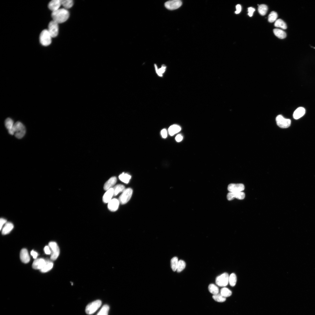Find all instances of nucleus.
I'll list each match as a JSON object with an SVG mask.
<instances>
[{
	"instance_id": "1",
	"label": "nucleus",
	"mask_w": 315,
	"mask_h": 315,
	"mask_svg": "<svg viewBox=\"0 0 315 315\" xmlns=\"http://www.w3.org/2000/svg\"><path fill=\"white\" fill-rule=\"evenodd\" d=\"M70 16L69 11L65 8L59 9L52 12V14L53 20L58 24L66 22L69 19Z\"/></svg>"
},
{
	"instance_id": "2",
	"label": "nucleus",
	"mask_w": 315,
	"mask_h": 315,
	"mask_svg": "<svg viewBox=\"0 0 315 315\" xmlns=\"http://www.w3.org/2000/svg\"><path fill=\"white\" fill-rule=\"evenodd\" d=\"M11 135H15V137L19 139L22 138L26 133V129L24 125L20 122L16 123L13 128L8 131Z\"/></svg>"
},
{
	"instance_id": "3",
	"label": "nucleus",
	"mask_w": 315,
	"mask_h": 315,
	"mask_svg": "<svg viewBox=\"0 0 315 315\" xmlns=\"http://www.w3.org/2000/svg\"><path fill=\"white\" fill-rule=\"evenodd\" d=\"M102 301L97 300L88 304L86 307L85 312L89 315H91L95 312L101 306Z\"/></svg>"
},
{
	"instance_id": "4",
	"label": "nucleus",
	"mask_w": 315,
	"mask_h": 315,
	"mask_svg": "<svg viewBox=\"0 0 315 315\" xmlns=\"http://www.w3.org/2000/svg\"><path fill=\"white\" fill-rule=\"evenodd\" d=\"M52 37L48 30H44L41 32L40 36L41 44L43 46H47L51 43Z\"/></svg>"
},
{
	"instance_id": "5",
	"label": "nucleus",
	"mask_w": 315,
	"mask_h": 315,
	"mask_svg": "<svg viewBox=\"0 0 315 315\" xmlns=\"http://www.w3.org/2000/svg\"><path fill=\"white\" fill-rule=\"evenodd\" d=\"M133 192V190L131 188L125 189L119 198L120 203L122 205L127 203L131 197Z\"/></svg>"
},
{
	"instance_id": "6",
	"label": "nucleus",
	"mask_w": 315,
	"mask_h": 315,
	"mask_svg": "<svg viewBox=\"0 0 315 315\" xmlns=\"http://www.w3.org/2000/svg\"><path fill=\"white\" fill-rule=\"evenodd\" d=\"M48 246L51 251L50 259L52 261H55L57 259L60 255L59 248L57 243L54 242H50L48 244Z\"/></svg>"
},
{
	"instance_id": "7",
	"label": "nucleus",
	"mask_w": 315,
	"mask_h": 315,
	"mask_svg": "<svg viewBox=\"0 0 315 315\" xmlns=\"http://www.w3.org/2000/svg\"><path fill=\"white\" fill-rule=\"evenodd\" d=\"M276 121L277 125L281 128H288L290 126L291 124L290 119L285 118L281 115L277 117Z\"/></svg>"
},
{
	"instance_id": "8",
	"label": "nucleus",
	"mask_w": 315,
	"mask_h": 315,
	"mask_svg": "<svg viewBox=\"0 0 315 315\" xmlns=\"http://www.w3.org/2000/svg\"><path fill=\"white\" fill-rule=\"evenodd\" d=\"M229 278L228 274L224 273L217 277L216 279V283L220 286H225L228 284Z\"/></svg>"
},
{
	"instance_id": "9",
	"label": "nucleus",
	"mask_w": 315,
	"mask_h": 315,
	"mask_svg": "<svg viewBox=\"0 0 315 315\" xmlns=\"http://www.w3.org/2000/svg\"><path fill=\"white\" fill-rule=\"evenodd\" d=\"M58 24L53 20L50 22L48 25V30L52 37H55L58 35L59 32Z\"/></svg>"
},
{
	"instance_id": "10",
	"label": "nucleus",
	"mask_w": 315,
	"mask_h": 315,
	"mask_svg": "<svg viewBox=\"0 0 315 315\" xmlns=\"http://www.w3.org/2000/svg\"><path fill=\"white\" fill-rule=\"evenodd\" d=\"M182 3L180 0H174L168 1L165 4V7L168 9L174 10L180 8L182 5Z\"/></svg>"
},
{
	"instance_id": "11",
	"label": "nucleus",
	"mask_w": 315,
	"mask_h": 315,
	"mask_svg": "<svg viewBox=\"0 0 315 315\" xmlns=\"http://www.w3.org/2000/svg\"><path fill=\"white\" fill-rule=\"evenodd\" d=\"M245 186L242 184H231L228 187V190L230 192H241L244 190Z\"/></svg>"
},
{
	"instance_id": "12",
	"label": "nucleus",
	"mask_w": 315,
	"mask_h": 315,
	"mask_svg": "<svg viewBox=\"0 0 315 315\" xmlns=\"http://www.w3.org/2000/svg\"><path fill=\"white\" fill-rule=\"evenodd\" d=\"M245 197L244 193L241 192H229L227 196V199L229 201L233 200L235 198L239 200H243Z\"/></svg>"
},
{
	"instance_id": "13",
	"label": "nucleus",
	"mask_w": 315,
	"mask_h": 315,
	"mask_svg": "<svg viewBox=\"0 0 315 315\" xmlns=\"http://www.w3.org/2000/svg\"><path fill=\"white\" fill-rule=\"evenodd\" d=\"M120 203L119 200L113 199L108 203V208L111 212H115L118 209Z\"/></svg>"
},
{
	"instance_id": "14",
	"label": "nucleus",
	"mask_w": 315,
	"mask_h": 315,
	"mask_svg": "<svg viewBox=\"0 0 315 315\" xmlns=\"http://www.w3.org/2000/svg\"><path fill=\"white\" fill-rule=\"evenodd\" d=\"M46 263V260L42 258L37 259L33 262L32 267L35 269L41 270L44 267Z\"/></svg>"
},
{
	"instance_id": "15",
	"label": "nucleus",
	"mask_w": 315,
	"mask_h": 315,
	"mask_svg": "<svg viewBox=\"0 0 315 315\" xmlns=\"http://www.w3.org/2000/svg\"><path fill=\"white\" fill-rule=\"evenodd\" d=\"M20 258L21 261L25 263H29L30 260V257L27 250L23 249L21 251Z\"/></svg>"
},
{
	"instance_id": "16",
	"label": "nucleus",
	"mask_w": 315,
	"mask_h": 315,
	"mask_svg": "<svg viewBox=\"0 0 315 315\" xmlns=\"http://www.w3.org/2000/svg\"><path fill=\"white\" fill-rule=\"evenodd\" d=\"M114 196V191L113 188H111L106 191L103 197V201L104 203H108L112 199Z\"/></svg>"
},
{
	"instance_id": "17",
	"label": "nucleus",
	"mask_w": 315,
	"mask_h": 315,
	"mask_svg": "<svg viewBox=\"0 0 315 315\" xmlns=\"http://www.w3.org/2000/svg\"><path fill=\"white\" fill-rule=\"evenodd\" d=\"M61 5L60 0H53L49 3L48 6L49 9L53 12L59 9Z\"/></svg>"
},
{
	"instance_id": "18",
	"label": "nucleus",
	"mask_w": 315,
	"mask_h": 315,
	"mask_svg": "<svg viewBox=\"0 0 315 315\" xmlns=\"http://www.w3.org/2000/svg\"><path fill=\"white\" fill-rule=\"evenodd\" d=\"M306 113L305 109L303 107L298 108L294 112L293 117L296 119H298L304 115Z\"/></svg>"
},
{
	"instance_id": "19",
	"label": "nucleus",
	"mask_w": 315,
	"mask_h": 315,
	"mask_svg": "<svg viewBox=\"0 0 315 315\" xmlns=\"http://www.w3.org/2000/svg\"><path fill=\"white\" fill-rule=\"evenodd\" d=\"M117 179L115 177H113L110 178L105 184L104 186V190L107 191L112 187L114 186L116 184Z\"/></svg>"
},
{
	"instance_id": "20",
	"label": "nucleus",
	"mask_w": 315,
	"mask_h": 315,
	"mask_svg": "<svg viewBox=\"0 0 315 315\" xmlns=\"http://www.w3.org/2000/svg\"><path fill=\"white\" fill-rule=\"evenodd\" d=\"M14 228L13 224L11 222H7L1 229L2 234L3 235H6L9 233Z\"/></svg>"
},
{
	"instance_id": "21",
	"label": "nucleus",
	"mask_w": 315,
	"mask_h": 315,
	"mask_svg": "<svg viewBox=\"0 0 315 315\" xmlns=\"http://www.w3.org/2000/svg\"><path fill=\"white\" fill-rule=\"evenodd\" d=\"M181 128L180 126L177 125H173L170 126L168 129L169 134L171 136H173L180 131Z\"/></svg>"
},
{
	"instance_id": "22",
	"label": "nucleus",
	"mask_w": 315,
	"mask_h": 315,
	"mask_svg": "<svg viewBox=\"0 0 315 315\" xmlns=\"http://www.w3.org/2000/svg\"><path fill=\"white\" fill-rule=\"evenodd\" d=\"M54 264L52 262L48 260H46V263L44 267L40 270L43 273L47 272L51 270L53 268Z\"/></svg>"
},
{
	"instance_id": "23",
	"label": "nucleus",
	"mask_w": 315,
	"mask_h": 315,
	"mask_svg": "<svg viewBox=\"0 0 315 315\" xmlns=\"http://www.w3.org/2000/svg\"><path fill=\"white\" fill-rule=\"evenodd\" d=\"M273 32L274 34L276 36L281 39H284L286 36V32L281 29H275L273 30Z\"/></svg>"
},
{
	"instance_id": "24",
	"label": "nucleus",
	"mask_w": 315,
	"mask_h": 315,
	"mask_svg": "<svg viewBox=\"0 0 315 315\" xmlns=\"http://www.w3.org/2000/svg\"><path fill=\"white\" fill-rule=\"evenodd\" d=\"M131 176L127 173H123L119 176V178L121 181L125 183L128 184L131 179Z\"/></svg>"
},
{
	"instance_id": "25",
	"label": "nucleus",
	"mask_w": 315,
	"mask_h": 315,
	"mask_svg": "<svg viewBox=\"0 0 315 315\" xmlns=\"http://www.w3.org/2000/svg\"><path fill=\"white\" fill-rule=\"evenodd\" d=\"M61 5L64 8L68 9L72 8L74 5V2L72 0H61Z\"/></svg>"
},
{
	"instance_id": "26",
	"label": "nucleus",
	"mask_w": 315,
	"mask_h": 315,
	"mask_svg": "<svg viewBox=\"0 0 315 315\" xmlns=\"http://www.w3.org/2000/svg\"><path fill=\"white\" fill-rule=\"evenodd\" d=\"M114 191V196H117L119 193L123 192L125 190V186L121 184H118L113 188Z\"/></svg>"
},
{
	"instance_id": "27",
	"label": "nucleus",
	"mask_w": 315,
	"mask_h": 315,
	"mask_svg": "<svg viewBox=\"0 0 315 315\" xmlns=\"http://www.w3.org/2000/svg\"><path fill=\"white\" fill-rule=\"evenodd\" d=\"M275 26L277 28H280L283 29H287V25L282 20L279 19L277 20L274 24Z\"/></svg>"
},
{
	"instance_id": "28",
	"label": "nucleus",
	"mask_w": 315,
	"mask_h": 315,
	"mask_svg": "<svg viewBox=\"0 0 315 315\" xmlns=\"http://www.w3.org/2000/svg\"><path fill=\"white\" fill-rule=\"evenodd\" d=\"M258 10L259 13L261 15L264 16L267 13L268 10V7L265 5H261L259 6Z\"/></svg>"
},
{
	"instance_id": "29",
	"label": "nucleus",
	"mask_w": 315,
	"mask_h": 315,
	"mask_svg": "<svg viewBox=\"0 0 315 315\" xmlns=\"http://www.w3.org/2000/svg\"><path fill=\"white\" fill-rule=\"evenodd\" d=\"M208 290L209 292L214 295L219 293V288L215 284H210L208 286Z\"/></svg>"
},
{
	"instance_id": "30",
	"label": "nucleus",
	"mask_w": 315,
	"mask_h": 315,
	"mask_svg": "<svg viewBox=\"0 0 315 315\" xmlns=\"http://www.w3.org/2000/svg\"><path fill=\"white\" fill-rule=\"evenodd\" d=\"M14 124V121L10 118H7L5 121V127L8 131L11 130L13 128Z\"/></svg>"
},
{
	"instance_id": "31",
	"label": "nucleus",
	"mask_w": 315,
	"mask_h": 315,
	"mask_svg": "<svg viewBox=\"0 0 315 315\" xmlns=\"http://www.w3.org/2000/svg\"><path fill=\"white\" fill-rule=\"evenodd\" d=\"M178 258L176 257L173 258L171 261V265L172 269L173 271H177L178 263Z\"/></svg>"
},
{
	"instance_id": "32",
	"label": "nucleus",
	"mask_w": 315,
	"mask_h": 315,
	"mask_svg": "<svg viewBox=\"0 0 315 315\" xmlns=\"http://www.w3.org/2000/svg\"><path fill=\"white\" fill-rule=\"evenodd\" d=\"M220 293L225 298L229 297L232 294V292L229 289L225 287L221 289Z\"/></svg>"
},
{
	"instance_id": "33",
	"label": "nucleus",
	"mask_w": 315,
	"mask_h": 315,
	"mask_svg": "<svg viewBox=\"0 0 315 315\" xmlns=\"http://www.w3.org/2000/svg\"><path fill=\"white\" fill-rule=\"evenodd\" d=\"M109 309V306L107 305H105L100 309L97 315H108Z\"/></svg>"
},
{
	"instance_id": "34",
	"label": "nucleus",
	"mask_w": 315,
	"mask_h": 315,
	"mask_svg": "<svg viewBox=\"0 0 315 315\" xmlns=\"http://www.w3.org/2000/svg\"><path fill=\"white\" fill-rule=\"evenodd\" d=\"M212 298L216 301L220 303L224 302L226 300V298L223 296L221 293L213 295Z\"/></svg>"
},
{
	"instance_id": "35",
	"label": "nucleus",
	"mask_w": 315,
	"mask_h": 315,
	"mask_svg": "<svg viewBox=\"0 0 315 315\" xmlns=\"http://www.w3.org/2000/svg\"><path fill=\"white\" fill-rule=\"evenodd\" d=\"M278 17V15L277 13L274 11H272L268 17V21L271 23H273L276 21Z\"/></svg>"
},
{
	"instance_id": "36",
	"label": "nucleus",
	"mask_w": 315,
	"mask_h": 315,
	"mask_svg": "<svg viewBox=\"0 0 315 315\" xmlns=\"http://www.w3.org/2000/svg\"><path fill=\"white\" fill-rule=\"evenodd\" d=\"M237 277L234 273L231 274L229 276V283L231 286H234L236 285L237 282Z\"/></svg>"
},
{
	"instance_id": "37",
	"label": "nucleus",
	"mask_w": 315,
	"mask_h": 315,
	"mask_svg": "<svg viewBox=\"0 0 315 315\" xmlns=\"http://www.w3.org/2000/svg\"><path fill=\"white\" fill-rule=\"evenodd\" d=\"M186 264L185 261L182 260L178 261L177 271L178 273L182 271L185 268Z\"/></svg>"
},
{
	"instance_id": "38",
	"label": "nucleus",
	"mask_w": 315,
	"mask_h": 315,
	"mask_svg": "<svg viewBox=\"0 0 315 315\" xmlns=\"http://www.w3.org/2000/svg\"><path fill=\"white\" fill-rule=\"evenodd\" d=\"M155 67L156 72L158 75L160 77L162 76L163 74L166 71V66L164 65H162L160 68L158 69L157 66L155 65Z\"/></svg>"
},
{
	"instance_id": "39",
	"label": "nucleus",
	"mask_w": 315,
	"mask_h": 315,
	"mask_svg": "<svg viewBox=\"0 0 315 315\" xmlns=\"http://www.w3.org/2000/svg\"><path fill=\"white\" fill-rule=\"evenodd\" d=\"M255 9L254 8L252 7H249L248 8V15L250 17H251L253 16V14L254 12L255 11Z\"/></svg>"
},
{
	"instance_id": "40",
	"label": "nucleus",
	"mask_w": 315,
	"mask_h": 315,
	"mask_svg": "<svg viewBox=\"0 0 315 315\" xmlns=\"http://www.w3.org/2000/svg\"><path fill=\"white\" fill-rule=\"evenodd\" d=\"M45 253L47 255H51V251L48 246H46L44 248Z\"/></svg>"
},
{
	"instance_id": "41",
	"label": "nucleus",
	"mask_w": 315,
	"mask_h": 315,
	"mask_svg": "<svg viewBox=\"0 0 315 315\" xmlns=\"http://www.w3.org/2000/svg\"><path fill=\"white\" fill-rule=\"evenodd\" d=\"M7 222V221L4 218H1L0 220V223H1V230L3 228V226Z\"/></svg>"
},
{
	"instance_id": "42",
	"label": "nucleus",
	"mask_w": 315,
	"mask_h": 315,
	"mask_svg": "<svg viewBox=\"0 0 315 315\" xmlns=\"http://www.w3.org/2000/svg\"><path fill=\"white\" fill-rule=\"evenodd\" d=\"M161 134L163 138H166L167 136V132L166 130L165 129H162L161 131Z\"/></svg>"
},
{
	"instance_id": "43",
	"label": "nucleus",
	"mask_w": 315,
	"mask_h": 315,
	"mask_svg": "<svg viewBox=\"0 0 315 315\" xmlns=\"http://www.w3.org/2000/svg\"><path fill=\"white\" fill-rule=\"evenodd\" d=\"M236 11L235 12V13L236 14H239L240 13L241 10V7L240 5L238 4L236 6Z\"/></svg>"
},
{
	"instance_id": "44",
	"label": "nucleus",
	"mask_w": 315,
	"mask_h": 315,
	"mask_svg": "<svg viewBox=\"0 0 315 315\" xmlns=\"http://www.w3.org/2000/svg\"><path fill=\"white\" fill-rule=\"evenodd\" d=\"M183 136L180 134L178 135L175 137V140L177 142H179L181 141L183 139Z\"/></svg>"
},
{
	"instance_id": "45",
	"label": "nucleus",
	"mask_w": 315,
	"mask_h": 315,
	"mask_svg": "<svg viewBox=\"0 0 315 315\" xmlns=\"http://www.w3.org/2000/svg\"><path fill=\"white\" fill-rule=\"evenodd\" d=\"M31 255L33 257L34 259H35L38 255V254L36 252L32 250L31 252Z\"/></svg>"
}]
</instances>
